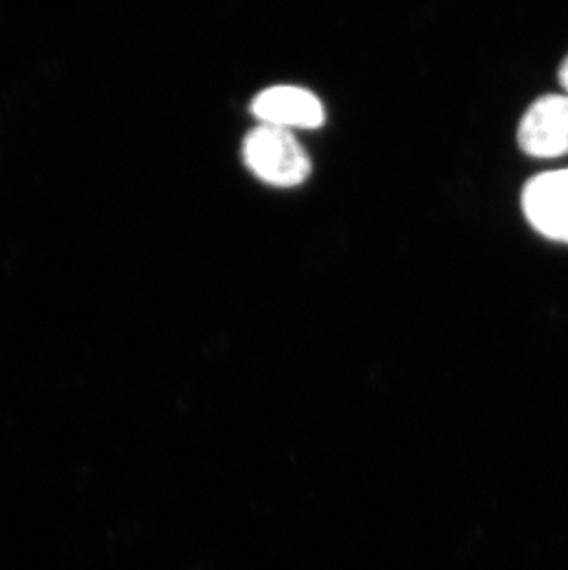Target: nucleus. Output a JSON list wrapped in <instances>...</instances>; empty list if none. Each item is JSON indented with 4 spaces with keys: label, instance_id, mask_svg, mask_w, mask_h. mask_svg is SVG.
Masks as SVG:
<instances>
[{
    "label": "nucleus",
    "instance_id": "1",
    "mask_svg": "<svg viewBox=\"0 0 568 570\" xmlns=\"http://www.w3.org/2000/svg\"><path fill=\"white\" fill-rule=\"evenodd\" d=\"M244 161L274 187H297L311 174V159L288 129L261 125L244 140Z\"/></svg>",
    "mask_w": 568,
    "mask_h": 570
},
{
    "label": "nucleus",
    "instance_id": "2",
    "mask_svg": "<svg viewBox=\"0 0 568 570\" xmlns=\"http://www.w3.org/2000/svg\"><path fill=\"white\" fill-rule=\"evenodd\" d=\"M520 204L526 220L539 235L568 244V168L528 179Z\"/></svg>",
    "mask_w": 568,
    "mask_h": 570
},
{
    "label": "nucleus",
    "instance_id": "3",
    "mask_svg": "<svg viewBox=\"0 0 568 570\" xmlns=\"http://www.w3.org/2000/svg\"><path fill=\"white\" fill-rule=\"evenodd\" d=\"M520 150L536 159L568 154V95H545L530 104L517 131Z\"/></svg>",
    "mask_w": 568,
    "mask_h": 570
},
{
    "label": "nucleus",
    "instance_id": "4",
    "mask_svg": "<svg viewBox=\"0 0 568 570\" xmlns=\"http://www.w3.org/2000/svg\"><path fill=\"white\" fill-rule=\"evenodd\" d=\"M252 111L263 125L281 129L320 128L325 111L316 95L301 87H270L253 100Z\"/></svg>",
    "mask_w": 568,
    "mask_h": 570
},
{
    "label": "nucleus",
    "instance_id": "5",
    "mask_svg": "<svg viewBox=\"0 0 568 570\" xmlns=\"http://www.w3.org/2000/svg\"><path fill=\"white\" fill-rule=\"evenodd\" d=\"M559 83H561V87L567 89L568 92V56L565 58L561 67H559Z\"/></svg>",
    "mask_w": 568,
    "mask_h": 570
}]
</instances>
